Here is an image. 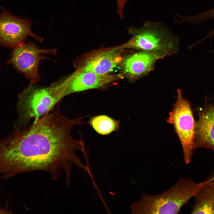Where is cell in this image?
Returning a JSON list of instances; mask_svg holds the SVG:
<instances>
[{"instance_id": "10", "label": "cell", "mask_w": 214, "mask_h": 214, "mask_svg": "<svg viewBox=\"0 0 214 214\" xmlns=\"http://www.w3.org/2000/svg\"><path fill=\"white\" fill-rule=\"evenodd\" d=\"M139 50L120 64L123 74L132 81L147 75L154 69L158 60L169 56L160 51Z\"/></svg>"}, {"instance_id": "1", "label": "cell", "mask_w": 214, "mask_h": 214, "mask_svg": "<svg viewBox=\"0 0 214 214\" xmlns=\"http://www.w3.org/2000/svg\"><path fill=\"white\" fill-rule=\"evenodd\" d=\"M83 117L70 119L59 109L34 120L30 127L17 130L5 139H0V175L7 180L26 172L42 170L51 174L56 180L61 171L70 184L73 164L83 165L75 152H86L82 139L71 136L75 125L83 123Z\"/></svg>"}, {"instance_id": "14", "label": "cell", "mask_w": 214, "mask_h": 214, "mask_svg": "<svg viewBox=\"0 0 214 214\" xmlns=\"http://www.w3.org/2000/svg\"><path fill=\"white\" fill-rule=\"evenodd\" d=\"M12 213V211L8 210L0 206V214H11Z\"/></svg>"}, {"instance_id": "15", "label": "cell", "mask_w": 214, "mask_h": 214, "mask_svg": "<svg viewBox=\"0 0 214 214\" xmlns=\"http://www.w3.org/2000/svg\"><path fill=\"white\" fill-rule=\"evenodd\" d=\"M213 178H214V176H213Z\"/></svg>"}, {"instance_id": "7", "label": "cell", "mask_w": 214, "mask_h": 214, "mask_svg": "<svg viewBox=\"0 0 214 214\" xmlns=\"http://www.w3.org/2000/svg\"><path fill=\"white\" fill-rule=\"evenodd\" d=\"M56 51L40 49L33 43H24L14 48L9 62L23 74L31 84H35L40 79L38 71L40 62L48 59L41 54L56 55Z\"/></svg>"}, {"instance_id": "13", "label": "cell", "mask_w": 214, "mask_h": 214, "mask_svg": "<svg viewBox=\"0 0 214 214\" xmlns=\"http://www.w3.org/2000/svg\"><path fill=\"white\" fill-rule=\"evenodd\" d=\"M87 123L98 134L107 135L118 131L120 127V122L104 114L91 117Z\"/></svg>"}, {"instance_id": "2", "label": "cell", "mask_w": 214, "mask_h": 214, "mask_svg": "<svg viewBox=\"0 0 214 214\" xmlns=\"http://www.w3.org/2000/svg\"><path fill=\"white\" fill-rule=\"evenodd\" d=\"M207 180L197 183L189 179H180L172 187L159 194L144 193L131 206L134 214H177L182 207L194 197Z\"/></svg>"}, {"instance_id": "4", "label": "cell", "mask_w": 214, "mask_h": 214, "mask_svg": "<svg viewBox=\"0 0 214 214\" xmlns=\"http://www.w3.org/2000/svg\"><path fill=\"white\" fill-rule=\"evenodd\" d=\"M31 84L18 95L19 116L15 126L47 114L60 99L49 86L41 87Z\"/></svg>"}, {"instance_id": "12", "label": "cell", "mask_w": 214, "mask_h": 214, "mask_svg": "<svg viewBox=\"0 0 214 214\" xmlns=\"http://www.w3.org/2000/svg\"><path fill=\"white\" fill-rule=\"evenodd\" d=\"M196 201L192 214H214V179L207 180L194 196Z\"/></svg>"}, {"instance_id": "3", "label": "cell", "mask_w": 214, "mask_h": 214, "mask_svg": "<svg viewBox=\"0 0 214 214\" xmlns=\"http://www.w3.org/2000/svg\"><path fill=\"white\" fill-rule=\"evenodd\" d=\"M128 32L132 36L122 45L124 48L159 51L168 56L179 51V38L162 23L146 21L141 28L131 26Z\"/></svg>"}, {"instance_id": "6", "label": "cell", "mask_w": 214, "mask_h": 214, "mask_svg": "<svg viewBox=\"0 0 214 214\" xmlns=\"http://www.w3.org/2000/svg\"><path fill=\"white\" fill-rule=\"evenodd\" d=\"M120 74H99L91 72L75 71L50 85L61 99L71 94L103 88L109 83L122 78Z\"/></svg>"}, {"instance_id": "8", "label": "cell", "mask_w": 214, "mask_h": 214, "mask_svg": "<svg viewBox=\"0 0 214 214\" xmlns=\"http://www.w3.org/2000/svg\"><path fill=\"white\" fill-rule=\"evenodd\" d=\"M33 25L28 19L15 16L2 7L0 12V44L14 48L24 43L28 36L42 42L43 38L32 31Z\"/></svg>"}, {"instance_id": "5", "label": "cell", "mask_w": 214, "mask_h": 214, "mask_svg": "<svg viewBox=\"0 0 214 214\" xmlns=\"http://www.w3.org/2000/svg\"><path fill=\"white\" fill-rule=\"evenodd\" d=\"M182 90L177 91V99L173 108L169 113L166 121L173 125L180 141L184 161L188 164L196 149L194 138L196 121L191 104L182 96Z\"/></svg>"}, {"instance_id": "9", "label": "cell", "mask_w": 214, "mask_h": 214, "mask_svg": "<svg viewBox=\"0 0 214 214\" xmlns=\"http://www.w3.org/2000/svg\"><path fill=\"white\" fill-rule=\"evenodd\" d=\"M122 45L94 51L84 55L75 64L78 72H91L99 74L109 73L122 61Z\"/></svg>"}, {"instance_id": "11", "label": "cell", "mask_w": 214, "mask_h": 214, "mask_svg": "<svg viewBox=\"0 0 214 214\" xmlns=\"http://www.w3.org/2000/svg\"><path fill=\"white\" fill-rule=\"evenodd\" d=\"M196 109L198 118L196 121L195 148H205L214 151V104L205 98L203 107Z\"/></svg>"}]
</instances>
